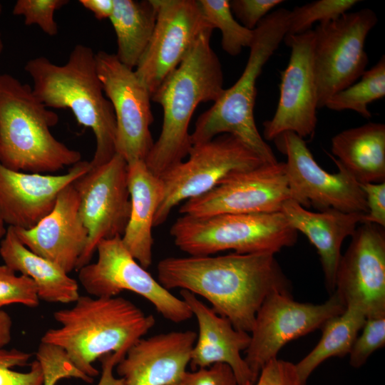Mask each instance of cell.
<instances>
[{"label": "cell", "instance_id": "obj_16", "mask_svg": "<svg viewBox=\"0 0 385 385\" xmlns=\"http://www.w3.org/2000/svg\"><path fill=\"white\" fill-rule=\"evenodd\" d=\"M156 20L135 71L150 95L183 61L200 34L210 27L198 0H153Z\"/></svg>", "mask_w": 385, "mask_h": 385}, {"label": "cell", "instance_id": "obj_23", "mask_svg": "<svg viewBox=\"0 0 385 385\" xmlns=\"http://www.w3.org/2000/svg\"><path fill=\"white\" fill-rule=\"evenodd\" d=\"M281 212L289 225L297 232L303 233L317 249L327 289L332 294L342 257V245L347 237H351L359 225L364 222V214L335 209L312 212L292 200L284 203Z\"/></svg>", "mask_w": 385, "mask_h": 385}, {"label": "cell", "instance_id": "obj_15", "mask_svg": "<svg viewBox=\"0 0 385 385\" xmlns=\"http://www.w3.org/2000/svg\"><path fill=\"white\" fill-rule=\"evenodd\" d=\"M289 200L291 195L284 163H265L231 173L212 190L186 200L179 212L195 217L277 212Z\"/></svg>", "mask_w": 385, "mask_h": 385}, {"label": "cell", "instance_id": "obj_8", "mask_svg": "<svg viewBox=\"0 0 385 385\" xmlns=\"http://www.w3.org/2000/svg\"><path fill=\"white\" fill-rule=\"evenodd\" d=\"M265 163L232 134H221L207 142L193 145L187 160L160 177L163 196L154 217L153 227L163 224L173 208L182 201L208 192L234 172L254 168Z\"/></svg>", "mask_w": 385, "mask_h": 385}, {"label": "cell", "instance_id": "obj_13", "mask_svg": "<svg viewBox=\"0 0 385 385\" xmlns=\"http://www.w3.org/2000/svg\"><path fill=\"white\" fill-rule=\"evenodd\" d=\"M97 73L116 121V153L127 163L145 161L153 145L151 95L134 69L122 63L115 53H95Z\"/></svg>", "mask_w": 385, "mask_h": 385}, {"label": "cell", "instance_id": "obj_31", "mask_svg": "<svg viewBox=\"0 0 385 385\" xmlns=\"http://www.w3.org/2000/svg\"><path fill=\"white\" fill-rule=\"evenodd\" d=\"M358 3V0H318L297 6L289 11L286 36L312 30L316 22L322 24L336 20Z\"/></svg>", "mask_w": 385, "mask_h": 385}, {"label": "cell", "instance_id": "obj_10", "mask_svg": "<svg viewBox=\"0 0 385 385\" xmlns=\"http://www.w3.org/2000/svg\"><path fill=\"white\" fill-rule=\"evenodd\" d=\"M97 260L78 271V280L90 295L113 297L133 292L150 302L163 317L174 323L190 319L192 314L185 302L163 287L131 255L121 236L101 240Z\"/></svg>", "mask_w": 385, "mask_h": 385}, {"label": "cell", "instance_id": "obj_19", "mask_svg": "<svg viewBox=\"0 0 385 385\" xmlns=\"http://www.w3.org/2000/svg\"><path fill=\"white\" fill-rule=\"evenodd\" d=\"M81 160L62 175L31 173L9 169L0 163V211L9 226L30 229L55 206L60 192L90 169Z\"/></svg>", "mask_w": 385, "mask_h": 385}, {"label": "cell", "instance_id": "obj_27", "mask_svg": "<svg viewBox=\"0 0 385 385\" xmlns=\"http://www.w3.org/2000/svg\"><path fill=\"white\" fill-rule=\"evenodd\" d=\"M117 39L118 60L134 69L153 34L156 8L153 0H113L109 18Z\"/></svg>", "mask_w": 385, "mask_h": 385}, {"label": "cell", "instance_id": "obj_42", "mask_svg": "<svg viewBox=\"0 0 385 385\" xmlns=\"http://www.w3.org/2000/svg\"><path fill=\"white\" fill-rule=\"evenodd\" d=\"M79 3L98 20L109 19L113 13V0H80Z\"/></svg>", "mask_w": 385, "mask_h": 385}, {"label": "cell", "instance_id": "obj_32", "mask_svg": "<svg viewBox=\"0 0 385 385\" xmlns=\"http://www.w3.org/2000/svg\"><path fill=\"white\" fill-rule=\"evenodd\" d=\"M36 360L41 364L43 385H56L61 379L76 378L92 383L93 378L77 369L61 348L41 342L36 353Z\"/></svg>", "mask_w": 385, "mask_h": 385}, {"label": "cell", "instance_id": "obj_30", "mask_svg": "<svg viewBox=\"0 0 385 385\" xmlns=\"http://www.w3.org/2000/svg\"><path fill=\"white\" fill-rule=\"evenodd\" d=\"M203 17L212 29L222 34V49L230 56L239 55L244 47H250L254 30H250L235 19L228 0H198Z\"/></svg>", "mask_w": 385, "mask_h": 385}, {"label": "cell", "instance_id": "obj_14", "mask_svg": "<svg viewBox=\"0 0 385 385\" xmlns=\"http://www.w3.org/2000/svg\"><path fill=\"white\" fill-rule=\"evenodd\" d=\"M73 183L79 197V214L88 232L78 270L90 263L101 240L122 236L125 230L130 212L128 163L115 153Z\"/></svg>", "mask_w": 385, "mask_h": 385}, {"label": "cell", "instance_id": "obj_2", "mask_svg": "<svg viewBox=\"0 0 385 385\" xmlns=\"http://www.w3.org/2000/svg\"><path fill=\"white\" fill-rule=\"evenodd\" d=\"M213 29H205L179 66L151 96L163 108L160 134L145 160L160 178L183 161L192 145L189 125L200 103L215 102L222 95L223 72L210 39Z\"/></svg>", "mask_w": 385, "mask_h": 385}, {"label": "cell", "instance_id": "obj_33", "mask_svg": "<svg viewBox=\"0 0 385 385\" xmlns=\"http://www.w3.org/2000/svg\"><path fill=\"white\" fill-rule=\"evenodd\" d=\"M39 301L36 285L30 277L17 275L6 265H0V310L11 304L35 308Z\"/></svg>", "mask_w": 385, "mask_h": 385}, {"label": "cell", "instance_id": "obj_17", "mask_svg": "<svg viewBox=\"0 0 385 385\" xmlns=\"http://www.w3.org/2000/svg\"><path fill=\"white\" fill-rule=\"evenodd\" d=\"M363 222L351 235L339 260L334 293L345 307L361 310L366 317L385 314V231Z\"/></svg>", "mask_w": 385, "mask_h": 385}, {"label": "cell", "instance_id": "obj_22", "mask_svg": "<svg viewBox=\"0 0 385 385\" xmlns=\"http://www.w3.org/2000/svg\"><path fill=\"white\" fill-rule=\"evenodd\" d=\"M180 294L195 317L198 327L189 364L191 369L223 363L232 369L238 385L254 384L255 380L241 355L249 346L250 333L236 329L227 319L217 314L194 294L183 289Z\"/></svg>", "mask_w": 385, "mask_h": 385}, {"label": "cell", "instance_id": "obj_41", "mask_svg": "<svg viewBox=\"0 0 385 385\" xmlns=\"http://www.w3.org/2000/svg\"><path fill=\"white\" fill-rule=\"evenodd\" d=\"M123 352L108 353L101 356L102 372L97 385H125L123 378L115 377L113 368L124 357Z\"/></svg>", "mask_w": 385, "mask_h": 385}, {"label": "cell", "instance_id": "obj_35", "mask_svg": "<svg viewBox=\"0 0 385 385\" xmlns=\"http://www.w3.org/2000/svg\"><path fill=\"white\" fill-rule=\"evenodd\" d=\"M68 3V0H18L13 14L23 16L26 25H37L45 34L53 36L58 33L55 11Z\"/></svg>", "mask_w": 385, "mask_h": 385}, {"label": "cell", "instance_id": "obj_5", "mask_svg": "<svg viewBox=\"0 0 385 385\" xmlns=\"http://www.w3.org/2000/svg\"><path fill=\"white\" fill-rule=\"evenodd\" d=\"M56 113L46 107L32 88L0 73V163L20 172L53 173L81 160L79 151L57 140L51 128Z\"/></svg>", "mask_w": 385, "mask_h": 385}, {"label": "cell", "instance_id": "obj_9", "mask_svg": "<svg viewBox=\"0 0 385 385\" xmlns=\"http://www.w3.org/2000/svg\"><path fill=\"white\" fill-rule=\"evenodd\" d=\"M370 9L345 13L319 24L314 31L313 62L318 108L339 91L355 83L366 71V38L377 23Z\"/></svg>", "mask_w": 385, "mask_h": 385}, {"label": "cell", "instance_id": "obj_4", "mask_svg": "<svg viewBox=\"0 0 385 385\" xmlns=\"http://www.w3.org/2000/svg\"><path fill=\"white\" fill-rule=\"evenodd\" d=\"M24 69L32 78L34 95L46 107L70 109L79 125L92 130L96 146L91 168L108 162L116 153V121L92 48L79 43L64 64L39 56L28 61Z\"/></svg>", "mask_w": 385, "mask_h": 385}, {"label": "cell", "instance_id": "obj_34", "mask_svg": "<svg viewBox=\"0 0 385 385\" xmlns=\"http://www.w3.org/2000/svg\"><path fill=\"white\" fill-rule=\"evenodd\" d=\"M31 356L29 352L0 347V385H43L42 369L37 360L32 362L28 372L12 369L26 365Z\"/></svg>", "mask_w": 385, "mask_h": 385}, {"label": "cell", "instance_id": "obj_6", "mask_svg": "<svg viewBox=\"0 0 385 385\" xmlns=\"http://www.w3.org/2000/svg\"><path fill=\"white\" fill-rule=\"evenodd\" d=\"M289 10L279 8L267 14L254 29L255 38L243 72L229 88L224 89L213 105L197 118L191 133L192 145L228 133L239 138L264 162L277 160L263 140L254 118L257 80L262 68L288 30Z\"/></svg>", "mask_w": 385, "mask_h": 385}, {"label": "cell", "instance_id": "obj_36", "mask_svg": "<svg viewBox=\"0 0 385 385\" xmlns=\"http://www.w3.org/2000/svg\"><path fill=\"white\" fill-rule=\"evenodd\" d=\"M349 352V364L362 366L370 355L385 344V314L366 317Z\"/></svg>", "mask_w": 385, "mask_h": 385}, {"label": "cell", "instance_id": "obj_46", "mask_svg": "<svg viewBox=\"0 0 385 385\" xmlns=\"http://www.w3.org/2000/svg\"><path fill=\"white\" fill-rule=\"evenodd\" d=\"M1 11H2V6H1V4L0 3V14H1Z\"/></svg>", "mask_w": 385, "mask_h": 385}, {"label": "cell", "instance_id": "obj_1", "mask_svg": "<svg viewBox=\"0 0 385 385\" xmlns=\"http://www.w3.org/2000/svg\"><path fill=\"white\" fill-rule=\"evenodd\" d=\"M166 289L179 288L207 299L237 330L250 333L256 314L274 292L290 293V282L274 254L169 257L157 265Z\"/></svg>", "mask_w": 385, "mask_h": 385}, {"label": "cell", "instance_id": "obj_21", "mask_svg": "<svg viewBox=\"0 0 385 385\" xmlns=\"http://www.w3.org/2000/svg\"><path fill=\"white\" fill-rule=\"evenodd\" d=\"M197 339L191 330L141 338L116 364L125 385H173L187 371Z\"/></svg>", "mask_w": 385, "mask_h": 385}, {"label": "cell", "instance_id": "obj_7", "mask_svg": "<svg viewBox=\"0 0 385 385\" xmlns=\"http://www.w3.org/2000/svg\"><path fill=\"white\" fill-rule=\"evenodd\" d=\"M175 245L190 256L225 250L239 254H275L294 245L297 232L282 212L183 215L173 224Z\"/></svg>", "mask_w": 385, "mask_h": 385}, {"label": "cell", "instance_id": "obj_25", "mask_svg": "<svg viewBox=\"0 0 385 385\" xmlns=\"http://www.w3.org/2000/svg\"><path fill=\"white\" fill-rule=\"evenodd\" d=\"M0 256L4 265L34 282L40 300L68 304L80 297L76 280L57 264L26 247L11 226L1 241Z\"/></svg>", "mask_w": 385, "mask_h": 385}, {"label": "cell", "instance_id": "obj_18", "mask_svg": "<svg viewBox=\"0 0 385 385\" xmlns=\"http://www.w3.org/2000/svg\"><path fill=\"white\" fill-rule=\"evenodd\" d=\"M291 48L289 63L281 73L279 98L273 117L263 123L264 138L272 140L285 132L302 138L315 130L317 85L313 62L314 31L287 36Z\"/></svg>", "mask_w": 385, "mask_h": 385}, {"label": "cell", "instance_id": "obj_45", "mask_svg": "<svg viewBox=\"0 0 385 385\" xmlns=\"http://www.w3.org/2000/svg\"><path fill=\"white\" fill-rule=\"evenodd\" d=\"M3 48H4V43H3V41H2V38H1V32H0V54L3 51Z\"/></svg>", "mask_w": 385, "mask_h": 385}, {"label": "cell", "instance_id": "obj_26", "mask_svg": "<svg viewBox=\"0 0 385 385\" xmlns=\"http://www.w3.org/2000/svg\"><path fill=\"white\" fill-rule=\"evenodd\" d=\"M331 150L359 184L385 182V125L368 123L335 135Z\"/></svg>", "mask_w": 385, "mask_h": 385}, {"label": "cell", "instance_id": "obj_44", "mask_svg": "<svg viewBox=\"0 0 385 385\" xmlns=\"http://www.w3.org/2000/svg\"><path fill=\"white\" fill-rule=\"evenodd\" d=\"M5 222L3 219V217L1 215V211H0V237H4L6 232V230L5 226Z\"/></svg>", "mask_w": 385, "mask_h": 385}, {"label": "cell", "instance_id": "obj_29", "mask_svg": "<svg viewBox=\"0 0 385 385\" xmlns=\"http://www.w3.org/2000/svg\"><path fill=\"white\" fill-rule=\"evenodd\" d=\"M384 96L385 58L383 56L371 68L364 71L358 82L332 96L324 107L335 111L351 110L369 119L371 117L369 104Z\"/></svg>", "mask_w": 385, "mask_h": 385}, {"label": "cell", "instance_id": "obj_37", "mask_svg": "<svg viewBox=\"0 0 385 385\" xmlns=\"http://www.w3.org/2000/svg\"><path fill=\"white\" fill-rule=\"evenodd\" d=\"M173 385H238L232 369L226 364L217 363L206 368L185 371Z\"/></svg>", "mask_w": 385, "mask_h": 385}, {"label": "cell", "instance_id": "obj_3", "mask_svg": "<svg viewBox=\"0 0 385 385\" xmlns=\"http://www.w3.org/2000/svg\"><path fill=\"white\" fill-rule=\"evenodd\" d=\"M53 315L60 326L48 329L41 342L63 349L75 366L91 378L99 374L93 366L96 359L108 353L125 354L155 323L153 315L119 296L80 295L72 307Z\"/></svg>", "mask_w": 385, "mask_h": 385}, {"label": "cell", "instance_id": "obj_12", "mask_svg": "<svg viewBox=\"0 0 385 385\" xmlns=\"http://www.w3.org/2000/svg\"><path fill=\"white\" fill-rule=\"evenodd\" d=\"M344 309L334 293L318 304L297 302L291 293L269 294L256 314L244 358L255 381L262 369L277 357L287 343L321 328L328 319Z\"/></svg>", "mask_w": 385, "mask_h": 385}, {"label": "cell", "instance_id": "obj_38", "mask_svg": "<svg viewBox=\"0 0 385 385\" xmlns=\"http://www.w3.org/2000/svg\"><path fill=\"white\" fill-rule=\"evenodd\" d=\"M307 382L299 377L294 364L277 357L262 369L254 384L242 385H307Z\"/></svg>", "mask_w": 385, "mask_h": 385}, {"label": "cell", "instance_id": "obj_24", "mask_svg": "<svg viewBox=\"0 0 385 385\" xmlns=\"http://www.w3.org/2000/svg\"><path fill=\"white\" fill-rule=\"evenodd\" d=\"M128 186L130 212L121 236L123 244L145 269L153 261L152 229L157 209L163 196L160 178L148 168L143 160L128 163Z\"/></svg>", "mask_w": 385, "mask_h": 385}, {"label": "cell", "instance_id": "obj_11", "mask_svg": "<svg viewBox=\"0 0 385 385\" xmlns=\"http://www.w3.org/2000/svg\"><path fill=\"white\" fill-rule=\"evenodd\" d=\"M273 140L287 158L284 170L291 200L305 208L313 207L319 211L335 209L368 213L360 184L336 158L332 157L339 172L329 173L318 165L304 139L296 133L285 132Z\"/></svg>", "mask_w": 385, "mask_h": 385}, {"label": "cell", "instance_id": "obj_43", "mask_svg": "<svg viewBox=\"0 0 385 385\" xmlns=\"http://www.w3.org/2000/svg\"><path fill=\"white\" fill-rule=\"evenodd\" d=\"M12 320L8 313L0 310V347L7 345L11 339Z\"/></svg>", "mask_w": 385, "mask_h": 385}, {"label": "cell", "instance_id": "obj_28", "mask_svg": "<svg viewBox=\"0 0 385 385\" xmlns=\"http://www.w3.org/2000/svg\"><path fill=\"white\" fill-rule=\"evenodd\" d=\"M366 319L365 314L353 307H346L341 314L328 319L321 327L322 335L318 344L295 364L299 377L307 381L312 373L325 360L349 354Z\"/></svg>", "mask_w": 385, "mask_h": 385}, {"label": "cell", "instance_id": "obj_40", "mask_svg": "<svg viewBox=\"0 0 385 385\" xmlns=\"http://www.w3.org/2000/svg\"><path fill=\"white\" fill-rule=\"evenodd\" d=\"M360 187L365 193L368 213L364 216V222L385 226V182L363 183Z\"/></svg>", "mask_w": 385, "mask_h": 385}, {"label": "cell", "instance_id": "obj_20", "mask_svg": "<svg viewBox=\"0 0 385 385\" xmlns=\"http://www.w3.org/2000/svg\"><path fill=\"white\" fill-rule=\"evenodd\" d=\"M12 227L26 247L57 264L68 274L76 270L88 237L79 214V197L73 183L60 192L53 210L36 226Z\"/></svg>", "mask_w": 385, "mask_h": 385}, {"label": "cell", "instance_id": "obj_39", "mask_svg": "<svg viewBox=\"0 0 385 385\" xmlns=\"http://www.w3.org/2000/svg\"><path fill=\"white\" fill-rule=\"evenodd\" d=\"M282 2L281 0H232L230 4L232 14L242 25L254 30L272 9Z\"/></svg>", "mask_w": 385, "mask_h": 385}]
</instances>
